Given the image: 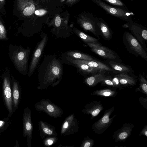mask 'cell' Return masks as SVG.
<instances>
[{"label":"cell","instance_id":"cell-1","mask_svg":"<svg viewBox=\"0 0 147 147\" xmlns=\"http://www.w3.org/2000/svg\"><path fill=\"white\" fill-rule=\"evenodd\" d=\"M61 59L55 54L45 56L38 68V78L40 86L56 85L61 80L63 73Z\"/></svg>","mask_w":147,"mask_h":147},{"label":"cell","instance_id":"cell-2","mask_svg":"<svg viewBox=\"0 0 147 147\" xmlns=\"http://www.w3.org/2000/svg\"><path fill=\"white\" fill-rule=\"evenodd\" d=\"M8 49L9 57L16 70L22 75H27L31 48L10 44Z\"/></svg>","mask_w":147,"mask_h":147},{"label":"cell","instance_id":"cell-3","mask_svg":"<svg viewBox=\"0 0 147 147\" xmlns=\"http://www.w3.org/2000/svg\"><path fill=\"white\" fill-rule=\"evenodd\" d=\"M123 40L128 51L147 61V53L141 45L134 36L128 31L124 32Z\"/></svg>","mask_w":147,"mask_h":147},{"label":"cell","instance_id":"cell-4","mask_svg":"<svg viewBox=\"0 0 147 147\" xmlns=\"http://www.w3.org/2000/svg\"><path fill=\"white\" fill-rule=\"evenodd\" d=\"M94 3L102 8L109 14L128 22L132 20V18L134 15L128 9L120 8L111 6L103 1L102 0H91Z\"/></svg>","mask_w":147,"mask_h":147},{"label":"cell","instance_id":"cell-5","mask_svg":"<svg viewBox=\"0 0 147 147\" xmlns=\"http://www.w3.org/2000/svg\"><path fill=\"white\" fill-rule=\"evenodd\" d=\"M48 35L44 34L41 36V39L37 43L32 57L28 69V76L30 77L34 72L38 65L43 51L48 40Z\"/></svg>","mask_w":147,"mask_h":147},{"label":"cell","instance_id":"cell-6","mask_svg":"<svg viewBox=\"0 0 147 147\" xmlns=\"http://www.w3.org/2000/svg\"><path fill=\"white\" fill-rule=\"evenodd\" d=\"M114 107L105 110L102 117L92 125V128L96 134L103 133L111 125L114 119L117 116L114 115L112 117H110L114 110Z\"/></svg>","mask_w":147,"mask_h":147},{"label":"cell","instance_id":"cell-7","mask_svg":"<svg viewBox=\"0 0 147 147\" xmlns=\"http://www.w3.org/2000/svg\"><path fill=\"white\" fill-rule=\"evenodd\" d=\"M61 59L63 63L76 67L77 72L83 76H91L102 71L92 68L87 65L78 62L69 57L61 55Z\"/></svg>","mask_w":147,"mask_h":147},{"label":"cell","instance_id":"cell-8","mask_svg":"<svg viewBox=\"0 0 147 147\" xmlns=\"http://www.w3.org/2000/svg\"><path fill=\"white\" fill-rule=\"evenodd\" d=\"M87 45L90 50L96 55L109 60L121 62L119 55L110 49L102 46L100 43H88Z\"/></svg>","mask_w":147,"mask_h":147},{"label":"cell","instance_id":"cell-9","mask_svg":"<svg viewBox=\"0 0 147 147\" xmlns=\"http://www.w3.org/2000/svg\"><path fill=\"white\" fill-rule=\"evenodd\" d=\"M127 22L128 24V28L131 34L147 51V30L146 28L135 22L132 20Z\"/></svg>","mask_w":147,"mask_h":147},{"label":"cell","instance_id":"cell-10","mask_svg":"<svg viewBox=\"0 0 147 147\" xmlns=\"http://www.w3.org/2000/svg\"><path fill=\"white\" fill-rule=\"evenodd\" d=\"M1 76L3 81V91L5 102L9 112L11 113L12 111V98L9 70L7 68H5Z\"/></svg>","mask_w":147,"mask_h":147},{"label":"cell","instance_id":"cell-11","mask_svg":"<svg viewBox=\"0 0 147 147\" xmlns=\"http://www.w3.org/2000/svg\"><path fill=\"white\" fill-rule=\"evenodd\" d=\"M134 127L132 123L124 124L121 128L114 133L113 139L115 140V142L125 141L131 136Z\"/></svg>","mask_w":147,"mask_h":147},{"label":"cell","instance_id":"cell-12","mask_svg":"<svg viewBox=\"0 0 147 147\" xmlns=\"http://www.w3.org/2000/svg\"><path fill=\"white\" fill-rule=\"evenodd\" d=\"M85 18V20H84L81 24L83 28L86 31L92 33L100 39V36L98 33L96 26L98 18L92 14H90Z\"/></svg>","mask_w":147,"mask_h":147},{"label":"cell","instance_id":"cell-13","mask_svg":"<svg viewBox=\"0 0 147 147\" xmlns=\"http://www.w3.org/2000/svg\"><path fill=\"white\" fill-rule=\"evenodd\" d=\"M114 74L118 82L123 88L124 87L134 86L136 84L137 79L131 73L115 74Z\"/></svg>","mask_w":147,"mask_h":147},{"label":"cell","instance_id":"cell-14","mask_svg":"<svg viewBox=\"0 0 147 147\" xmlns=\"http://www.w3.org/2000/svg\"><path fill=\"white\" fill-rule=\"evenodd\" d=\"M96 26L99 36L105 40H109L112 39L111 30L107 24L102 18H98Z\"/></svg>","mask_w":147,"mask_h":147},{"label":"cell","instance_id":"cell-15","mask_svg":"<svg viewBox=\"0 0 147 147\" xmlns=\"http://www.w3.org/2000/svg\"><path fill=\"white\" fill-rule=\"evenodd\" d=\"M83 111L85 113L91 115V119L97 116L104 109V107L100 101H93L88 103Z\"/></svg>","mask_w":147,"mask_h":147},{"label":"cell","instance_id":"cell-16","mask_svg":"<svg viewBox=\"0 0 147 147\" xmlns=\"http://www.w3.org/2000/svg\"><path fill=\"white\" fill-rule=\"evenodd\" d=\"M108 63L112 69V72L115 74L131 73L133 70L129 66L123 65L119 62L109 60Z\"/></svg>","mask_w":147,"mask_h":147},{"label":"cell","instance_id":"cell-17","mask_svg":"<svg viewBox=\"0 0 147 147\" xmlns=\"http://www.w3.org/2000/svg\"><path fill=\"white\" fill-rule=\"evenodd\" d=\"M77 61L87 65L90 67L102 71L112 72V69L110 67L101 62L95 60H86L75 59Z\"/></svg>","mask_w":147,"mask_h":147},{"label":"cell","instance_id":"cell-18","mask_svg":"<svg viewBox=\"0 0 147 147\" xmlns=\"http://www.w3.org/2000/svg\"><path fill=\"white\" fill-rule=\"evenodd\" d=\"M107 72L100 71L93 75L88 76L84 79V82L88 86L94 87L103 80Z\"/></svg>","mask_w":147,"mask_h":147},{"label":"cell","instance_id":"cell-19","mask_svg":"<svg viewBox=\"0 0 147 147\" xmlns=\"http://www.w3.org/2000/svg\"><path fill=\"white\" fill-rule=\"evenodd\" d=\"M61 56H67L75 59L92 60L94 59L90 56L78 51H69L62 53Z\"/></svg>","mask_w":147,"mask_h":147},{"label":"cell","instance_id":"cell-20","mask_svg":"<svg viewBox=\"0 0 147 147\" xmlns=\"http://www.w3.org/2000/svg\"><path fill=\"white\" fill-rule=\"evenodd\" d=\"M117 92L114 89L107 88L96 90L91 94L101 97H115Z\"/></svg>","mask_w":147,"mask_h":147},{"label":"cell","instance_id":"cell-21","mask_svg":"<svg viewBox=\"0 0 147 147\" xmlns=\"http://www.w3.org/2000/svg\"><path fill=\"white\" fill-rule=\"evenodd\" d=\"M11 76L13 87V102L14 106L16 107L18 105L19 98V84L18 81L11 74Z\"/></svg>","mask_w":147,"mask_h":147},{"label":"cell","instance_id":"cell-22","mask_svg":"<svg viewBox=\"0 0 147 147\" xmlns=\"http://www.w3.org/2000/svg\"><path fill=\"white\" fill-rule=\"evenodd\" d=\"M29 113H26L23 117V127L24 136L28 135L30 137L32 130V125Z\"/></svg>","mask_w":147,"mask_h":147},{"label":"cell","instance_id":"cell-23","mask_svg":"<svg viewBox=\"0 0 147 147\" xmlns=\"http://www.w3.org/2000/svg\"><path fill=\"white\" fill-rule=\"evenodd\" d=\"M75 33L86 44L88 43H100L99 40L90 36L82 31L76 30Z\"/></svg>","mask_w":147,"mask_h":147},{"label":"cell","instance_id":"cell-24","mask_svg":"<svg viewBox=\"0 0 147 147\" xmlns=\"http://www.w3.org/2000/svg\"><path fill=\"white\" fill-rule=\"evenodd\" d=\"M140 86L136 89V91H140L147 95V81L145 77L141 74L139 75Z\"/></svg>","mask_w":147,"mask_h":147},{"label":"cell","instance_id":"cell-25","mask_svg":"<svg viewBox=\"0 0 147 147\" xmlns=\"http://www.w3.org/2000/svg\"><path fill=\"white\" fill-rule=\"evenodd\" d=\"M8 39L7 31L4 25L0 20V40H6Z\"/></svg>","mask_w":147,"mask_h":147},{"label":"cell","instance_id":"cell-26","mask_svg":"<svg viewBox=\"0 0 147 147\" xmlns=\"http://www.w3.org/2000/svg\"><path fill=\"white\" fill-rule=\"evenodd\" d=\"M111 4L122 7L123 9H128L126 6L121 0H102Z\"/></svg>","mask_w":147,"mask_h":147},{"label":"cell","instance_id":"cell-27","mask_svg":"<svg viewBox=\"0 0 147 147\" xmlns=\"http://www.w3.org/2000/svg\"><path fill=\"white\" fill-rule=\"evenodd\" d=\"M95 142L92 139L88 136L85 139L82 146L84 147H92L94 144Z\"/></svg>","mask_w":147,"mask_h":147},{"label":"cell","instance_id":"cell-28","mask_svg":"<svg viewBox=\"0 0 147 147\" xmlns=\"http://www.w3.org/2000/svg\"><path fill=\"white\" fill-rule=\"evenodd\" d=\"M139 100L140 104L147 109V96L146 98L140 96L139 98Z\"/></svg>","mask_w":147,"mask_h":147},{"label":"cell","instance_id":"cell-29","mask_svg":"<svg viewBox=\"0 0 147 147\" xmlns=\"http://www.w3.org/2000/svg\"><path fill=\"white\" fill-rule=\"evenodd\" d=\"M138 136H144L147 137V125H145L142 130L141 131Z\"/></svg>","mask_w":147,"mask_h":147},{"label":"cell","instance_id":"cell-30","mask_svg":"<svg viewBox=\"0 0 147 147\" xmlns=\"http://www.w3.org/2000/svg\"><path fill=\"white\" fill-rule=\"evenodd\" d=\"M61 20L59 16H57L55 19V25L57 27H59L61 25Z\"/></svg>","mask_w":147,"mask_h":147},{"label":"cell","instance_id":"cell-31","mask_svg":"<svg viewBox=\"0 0 147 147\" xmlns=\"http://www.w3.org/2000/svg\"><path fill=\"white\" fill-rule=\"evenodd\" d=\"M47 11L44 9H41L36 10L35 11V14L37 15L42 16L45 14Z\"/></svg>","mask_w":147,"mask_h":147},{"label":"cell","instance_id":"cell-32","mask_svg":"<svg viewBox=\"0 0 147 147\" xmlns=\"http://www.w3.org/2000/svg\"><path fill=\"white\" fill-rule=\"evenodd\" d=\"M43 130L45 133L51 135L52 134V131L48 128L44 127L43 128Z\"/></svg>","mask_w":147,"mask_h":147},{"label":"cell","instance_id":"cell-33","mask_svg":"<svg viewBox=\"0 0 147 147\" xmlns=\"http://www.w3.org/2000/svg\"><path fill=\"white\" fill-rule=\"evenodd\" d=\"M47 108L48 110L50 112H52L54 110V107L51 105H48L47 107Z\"/></svg>","mask_w":147,"mask_h":147},{"label":"cell","instance_id":"cell-34","mask_svg":"<svg viewBox=\"0 0 147 147\" xmlns=\"http://www.w3.org/2000/svg\"><path fill=\"white\" fill-rule=\"evenodd\" d=\"M5 0H0V9L1 8L4 4Z\"/></svg>","mask_w":147,"mask_h":147},{"label":"cell","instance_id":"cell-35","mask_svg":"<svg viewBox=\"0 0 147 147\" xmlns=\"http://www.w3.org/2000/svg\"><path fill=\"white\" fill-rule=\"evenodd\" d=\"M68 125V123L67 121L65 122L63 125V129H66L67 128Z\"/></svg>","mask_w":147,"mask_h":147},{"label":"cell","instance_id":"cell-36","mask_svg":"<svg viewBox=\"0 0 147 147\" xmlns=\"http://www.w3.org/2000/svg\"><path fill=\"white\" fill-rule=\"evenodd\" d=\"M122 27L124 28H128V26L127 22L124 24L122 26Z\"/></svg>","mask_w":147,"mask_h":147},{"label":"cell","instance_id":"cell-37","mask_svg":"<svg viewBox=\"0 0 147 147\" xmlns=\"http://www.w3.org/2000/svg\"><path fill=\"white\" fill-rule=\"evenodd\" d=\"M48 144L49 145L52 144L53 143V142L52 140H48Z\"/></svg>","mask_w":147,"mask_h":147},{"label":"cell","instance_id":"cell-38","mask_svg":"<svg viewBox=\"0 0 147 147\" xmlns=\"http://www.w3.org/2000/svg\"><path fill=\"white\" fill-rule=\"evenodd\" d=\"M3 123V122L2 121H0V126H1Z\"/></svg>","mask_w":147,"mask_h":147},{"label":"cell","instance_id":"cell-39","mask_svg":"<svg viewBox=\"0 0 147 147\" xmlns=\"http://www.w3.org/2000/svg\"><path fill=\"white\" fill-rule=\"evenodd\" d=\"M65 0H61V2H63Z\"/></svg>","mask_w":147,"mask_h":147}]
</instances>
